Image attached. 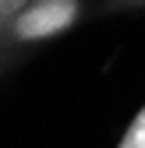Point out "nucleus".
<instances>
[{
	"instance_id": "nucleus-1",
	"label": "nucleus",
	"mask_w": 145,
	"mask_h": 148,
	"mask_svg": "<svg viewBox=\"0 0 145 148\" xmlns=\"http://www.w3.org/2000/svg\"><path fill=\"white\" fill-rule=\"evenodd\" d=\"M81 14V0H28V7L14 18V39L18 42H43L64 35Z\"/></svg>"
},
{
	"instance_id": "nucleus-2",
	"label": "nucleus",
	"mask_w": 145,
	"mask_h": 148,
	"mask_svg": "<svg viewBox=\"0 0 145 148\" xmlns=\"http://www.w3.org/2000/svg\"><path fill=\"white\" fill-rule=\"evenodd\" d=\"M117 148H145V106L131 116V123L124 127V134H120Z\"/></svg>"
},
{
	"instance_id": "nucleus-3",
	"label": "nucleus",
	"mask_w": 145,
	"mask_h": 148,
	"mask_svg": "<svg viewBox=\"0 0 145 148\" xmlns=\"http://www.w3.org/2000/svg\"><path fill=\"white\" fill-rule=\"evenodd\" d=\"M28 7V0H0V25H14V18Z\"/></svg>"
}]
</instances>
